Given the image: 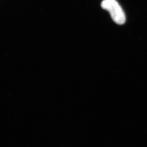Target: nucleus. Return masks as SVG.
<instances>
[{"label":"nucleus","mask_w":147,"mask_h":147,"mask_svg":"<svg viewBox=\"0 0 147 147\" xmlns=\"http://www.w3.org/2000/svg\"><path fill=\"white\" fill-rule=\"evenodd\" d=\"M102 8L110 14L113 21L118 25H123L126 21L125 13L116 0H103L101 3Z\"/></svg>","instance_id":"obj_1"}]
</instances>
